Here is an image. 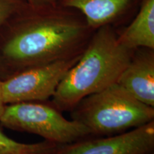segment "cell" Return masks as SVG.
I'll use <instances>...</instances> for the list:
<instances>
[{
	"instance_id": "6da1fadb",
	"label": "cell",
	"mask_w": 154,
	"mask_h": 154,
	"mask_svg": "<svg viewBox=\"0 0 154 154\" xmlns=\"http://www.w3.org/2000/svg\"><path fill=\"white\" fill-rule=\"evenodd\" d=\"M79 11L58 5L24 3L0 29V80L80 56L93 34Z\"/></svg>"
},
{
	"instance_id": "7a4b0ae2",
	"label": "cell",
	"mask_w": 154,
	"mask_h": 154,
	"mask_svg": "<svg viewBox=\"0 0 154 154\" xmlns=\"http://www.w3.org/2000/svg\"><path fill=\"white\" fill-rule=\"evenodd\" d=\"M134 50L119 43L117 29H96L77 62L58 86L51 103L61 112L71 111L81 100L116 83Z\"/></svg>"
},
{
	"instance_id": "3957f363",
	"label": "cell",
	"mask_w": 154,
	"mask_h": 154,
	"mask_svg": "<svg viewBox=\"0 0 154 154\" xmlns=\"http://www.w3.org/2000/svg\"><path fill=\"white\" fill-rule=\"evenodd\" d=\"M71 116L86 127L93 137L110 136L154 121V107L114 83L81 100L71 111Z\"/></svg>"
},
{
	"instance_id": "277c9868",
	"label": "cell",
	"mask_w": 154,
	"mask_h": 154,
	"mask_svg": "<svg viewBox=\"0 0 154 154\" xmlns=\"http://www.w3.org/2000/svg\"><path fill=\"white\" fill-rule=\"evenodd\" d=\"M0 125L9 129L38 135L61 146L90 137L86 127L68 120L47 102H21L5 105Z\"/></svg>"
},
{
	"instance_id": "5b68a950",
	"label": "cell",
	"mask_w": 154,
	"mask_h": 154,
	"mask_svg": "<svg viewBox=\"0 0 154 154\" xmlns=\"http://www.w3.org/2000/svg\"><path fill=\"white\" fill-rule=\"evenodd\" d=\"M81 55L26 69L2 81L5 104L51 99L61 80Z\"/></svg>"
},
{
	"instance_id": "8992f818",
	"label": "cell",
	"mask_w": 154,
	"mask_h": 154,
	"mask_svg": "<svg viewBox=\"0 0 154 154\" xmlns=\"http://www.w3.org/2000/svg\"><path fill=\"white\" fill-rule=\"evenodd\" d=\"M153 149L154 121L122 134L61 146L56 154H146Z\"/></svg>"
},
{
	"instance_id": "52a82bcc",
	"label": "cell",
	"mask_w": 154,
	"mask_h": 154,
	"mask_svg": "<svg viewBox=\"0 0 154 154\" xmlns=\"http://www.w3.org/2000/svg\"><path fill=\"white\" fill-rule=\"evenodd\" d=\"M57 3L79 11L96 30L105 26H126L137 11L139 0H57Z\"/></svg>"
},
{
	"instance_id": "ba28073f",
	"label": "cell",
	"mask_w": 154,
	"mask_h": 154,
	"mask_svg": "<svg viewBox=\"0 0 154 154\" xmlns=\"http://www.w3.org/2000/svg\"><path fill=\"white\" fill-rule=\"evenodd\" d=\"M116 83L138 101L154 107V49H135Z\"/></svg>"
},
{
	"instance_id": "9c48e42d",
	"label": "cell",
	"mask_w": 154,
	"mask_h": 154,
	"mask_svg": "<svg viewBox=\"0 0 154 154\" xmlns=\"http://www.w3.org/2000/svg\"><path fill=\"white\" fill-rule=\"evenodd\" d=\"M117 32L119 43L128 49H154V0H139L134 18Z\"/></svg>"
},
{
	"instance_id": "30bf717a",
	"label": "cell",
	"mask_w": 154,
	"mask_h": 154,
	"mask_svg": "<svg viewBox=\"0 0 154 154\" xmlns=\"http://www.w3.org/2000/svg\"><path fill=\"white\" fill-rule=\"evenodd\" d=\"M61 146L46 140L35 143H21L7 136L0 128V154H56Z\"/></svg>"
},
{
	"instance_id": "8fae6325",
	"label": "cell",
	"mask_w": 154,
	"mask_h": 154,
	"mask_svg": "<svg viewBox=\"0 0 154 154\" xmlns=\"http://www.w3.org/2000/svg\"><path fill=\"white\" fill-rule=\"evenodd\" d=\"M24 3V0H0V29L6 21Z\"/></svg>"
},
{
	"instance_id": "7c38bea8",
	"label": "cell",
	"mask_w": 154,
	"mask_h": 154,
	"mask_svg": "<svg viewBox=\"0 0 154 154\" xmlns=\"http://www.w3.org/2000/svg\"><path fill=\"white\" fill-rule=\"evenodd\" d=\"M24 2L30 6L49 5L57 3V0H24Z\"/></svg>"
},
{
	"instance_id": "4fadbf2b",
	"label": "cell",
	"mask_w": 154,
	"mask_h": 154,
	"mask_svg": "<svg viewBox=\"0 0 154 154\" xmlns=\"http://www.w3.org/2000/svg\"><path fill=\"white\" fill-rule=\"evenodd\" d=\"M2 81L0 80V117L2 115V113L5 109V104L4 103L2 98Z\"/></svg>"
},
{
	"instance_id": "5bb4252c",
	"label": "cell",
	"mask_w": 154,
	"mask_h": 154,
	"mask_svg": "<svg viewBox=\"0 0 154 154\" xmlns=\"http://www.w3.org/2000/svg\"><path fill=\"white\" fill-rule=\"evenodd\" d=\"M146 154H154L153 152H151V153H146Z\"/></svg>"
}]
</instances>
